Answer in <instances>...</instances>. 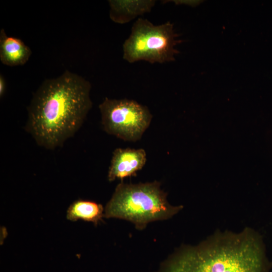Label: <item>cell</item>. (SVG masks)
<instances>
[{
  "instance_id": "1",
  "label": "cell",
  "mask_w": 272,
  "mask_h": 272,
  "mask_svg": "<svg viewBox=\"0 0 272 272\" xmlns=\"http://www.w3.org/2000/svg\"><path fill=\"white\" fill-rule=\"evenodd\" d=\"M91 89L88 81L69 71L46 79L28 106L26 131L46 149L62 147L81 128L92 108Z\"/></svg>"
},
{
  "instance_id": "2",
  "label": "cell",
  "mask_w": 272,
  "mask_h": 272,
  "mask_svg": "<svg viewBox=\"0 0 272 272\" xmlns=\"http://www.w3.org/2000/svg\"><path fill=\"white\" fill-rule=\"evenodd\" d=\"M261 237L253 230L215 234L185 246L164 262L159 272H268Z\"/></svg>"
},
{
  "instance_id": "3",
  "label": "cell",
  "mask_w": 272,
  "mask_h": 272,
  "mask_svg": "<svg viewBox=\"0 0 272 272\" xmlns=\"http://www.w3.org/2000/svg\"><path fill=\"white\" fill-rule=\"evenodd\" d=\"M182 208L172 206L157 181L138 184L119 183L107 203L104 217L124 219L143 229L151 222L171 218Z\"/></svg>"
},
{
  "instance_id": "4",
  "label": "cell",
  "mask_w": 272,
  "mask_h": 272,
  "mask_svg": "<svg viewBox=\"0 0 272 272\" xmlns=\"http://www.w3.org/2000/svg\"><path fill=\"white\" fill-rule=\"evenodd\" d=\"M179 37L170 22L154 25L147 19L140 18L133 23L131 33L123 44V58L129 63L174 61L179 53L175 46L182 41Z\"/></svg>"
},
{
  "instance_id": "5",
  "label": "cell",
  "mask_w": 272,
  "mask_h": 272,
  "mask_svg": "<svg viewBox=\"0 0 272 272\" xmlns=\"http://www.w3.org/2000/svg\"><path fill=\"white\" fill-rule=\"evenodd\" d=\"M99 108L104 130L126 141L141 139L152 118L147 107L133 100L105 98Z\"/></svg>"
},
{
  "instance_id": "6",
  "label": "cell",
  "mask_w": 272,
  "mask_h": 272,
  "mask_svg": "<svg viewBox=\"0 0 272 272\" xmlns=\"http://www.w3.org/2000/svg\"><path fill=\"white\" fill-rule=\"evenodd\" d=\"M147 160L143 149L117 148L114 150L108 173V179L113 181L135 176L142 169Z\"/></svg>"
},
{
  "instance_id": "7",
  "label": "cell",
  "mask_w": 272,
  "mask_h": 272,
  "mask_svg": "<svg viewBox=\"0 0 272 272\" xmlns=\"http://www.w3.org/2000/svg\"><path fill=\"white\" fill-rule=\"evenodd\" d=\"M108 2L111 20L121 24L128 23L138 16L150 12L156 3V1L153 0H110Z\"/></svg>"
},
{
  "instance_id": "8",
  "label": "cell",
  "mask_w": 272,
  "mask_h": 272,
  "mask_svg": "<svg viewBox=\"0 0 272 272\" xmlns=\"http://www.w3.org/2000/svg\"><path fill=\"white\" fill-rule=\"evenodd\" d=\"M32 51L21 39L8 36L5 30L0 32V60L11 66L23 65L29 60Z\"/></svg>"
},
{
  "instance_id": "9",
  "label": "cell",
  "mask_w": 272,
  "mask_h": 272,
  "mask_svg": "<svg viewBox=\"0 0 272 272\" xmlns=\"http://www.w3.org/2000/svg\"><path fill=\"white\" fill-rule=\"evenodd\" d=\"M103 206L96 202L79 199L73 202L66 212V218L71 221L83 220L93 222L96 226L104 217Z\"/></svg>"
},
{
  "instance_id": "10",
  "label": "cell",
  "mask_w": 272,
  "mask_h": 272,
  "mask_svg": "<svg viewBox=\"0 0 272 272\" xmlns=\"http://www.w3.org/2000/svg\"><path fill=\"white\" fill-rule=\"evenodd\" d=\"M176 4H185L190 6H196L200 3V1H173Z\"/></svg>"
},
{
  "instance_id": "11",
  "label": "cell",
  "mask_w": 272,
  "mask_h": 272,
  "mask_svg": "<svg viewBox=\"0 0 272 272\" xmlns=\"http://www.w3.org/2000/svg\"><path fill=\"white\" fill-rule=\"evenodd\" d=\"M6 88V84L5 78L3 76L0 75V97L2 98L5 92Z\"/></svg>"
}]
</instances>
